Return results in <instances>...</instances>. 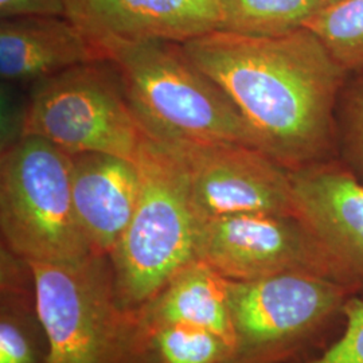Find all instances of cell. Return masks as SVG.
<instances>
[{
    "mask_svg": "<svg viewBox=\"0 0 363 363\" xmlns=\"http://www.w3.org/2000/svg\"><path fill=\"white\" fill-rule=\"evenodd\" d=\"M182 48L230 97L259 148L286 169L337 157L335 112L350 74L307 27L281 37L214 30Z\"/></svg>",
    "mask_w": 363,
    "mask_h": 363,
    "instance_id": "6da1fadb",
    "label": "cell"
},
{
    "mask_svg": "<svg viewBox=\"0 0 363 363\" xmlns=\"http://www.w3.org/2000/svg\"><path fill=\"white\" fill-rule=\"evenodd\" d=\"M96 45L116 69L130 111L148 138L259 147L230 97L187 57L182 43L106 39Z\"/></svg>",
    "mask_w": 363,
    "mask_h": 363,
    "instance_id": "7a4b0ae2",
    "label": "cell"
},
{
    "mask_svg": "<svg viewBox=\"0 0 363 363\" xmlns=\"http://www.w3.org/2000/svg\"><path fill=\"white\" fill-rule=\"evenodd\" d=\"M136 163L142 189L128 226L109 257L121 306L138 312L195 259L198 220L177 151L145 136Z\"/></svg>",
    "mask_w": 363,
    "mask_h": 363,
    "instance_id": "3957f363",
    "label": "cell"
},
{
    "mask_svg": "<svg viewBox=\"0 0 363 363\" xmlns=\"http://www.w3.org/2000/svg\"><path fill=\"white\" fill-rule=\"evenodd\" d=\"M233 330L229 363H298L337 339L352 298L345 286L311 273L253 281L226 280Z\"/></svg>",
    "mask_w": 363,
    "mask_h": 363,
    "instance_id": "277c9868",
    "label": "cell"
},
{
    "mask_svg": "<svg viewBox=\"0 0 363 363\" xmlns=\"http://www.w3.org/2000/svg\"><path fill=\"white\" fill-rule=\"evenodd\" d=\"M70 155L38 136L0 152L1 245L31 262L91 255L72 191Z\"/></svg>",
    "mask_w": 363,
    "mask_h": 363,
    "instance_id": "5b68a950",
    "label": "cell"
},
{
    "mask_svg": "<svg viewBox=\"0 0 363 363\" xmlns=\"http://www.w3.org/2000/svg\"><path fill=\"white\" fill-rule=\"evenodd\" d=\"M31 265L49 363H128L138 319L120 303L109 255Z\"/></svg>",
    "mask_w": 363,
    "mask_h": 363,
    "instance_id": "8992f818",
    "label": "cell"
},
{
    "mask_svg": "<svg viewBox=\"0 0 363 363\" xmlns=\"http://www.w3.org/2000/svg\"><path fill=\"white\" fill-rule=\"evenodd\" d=\"M26 136L69 155L103 152L136 160L145 133L109 61L76 66L31 85Z\"/></svg>",
    "mask_w": 363,
    "mask_h": 363,
    "instance_id": "52a82bcc",
    "label": "cell"
},
{
    "mask_svg": "<svg viewBox=\"0 0 363 363\" xmlns=\"http://www.w3.org/2000/svg\"><path fill=\"white\" fill-rule=\"evenodd\" d=\"M169 144L187 171L198 225L237 214L295 216L292 171L259 147L238 142Z\"/></svg>",
    "mask_w": 363,
    "mask_h": 363,
    "instance_id": "ba28073f",
    "label": "cell"
},
{
    "mask_svg": "<svg viewBox=\"0 0 363 363\" xmlns=\"http://www.w3.org/2000/svg\"><path fill=\"white\" fill-rule=\"evenodd\" d=\"M195 259L230 281L284 273H311L335 281L323 249L296 216L237 214L202 222Z\"/></svg>",
    "mask_w": 363,
    "mask_h": 363,
    "instance_id": "9c48e42d",
    "label": "cell"
},
{
    "mask_svg": "<svg viewBox=\"0 0 363 363\" xmlns=\"http://www.w3.org/2000/svg\"><path fill=\"white\" fill-rule=\"evenodd\" d=\"M295 216L310 229L337 284L363 298V182L339 159L292 171Z\"/></svg>",
    "mask_w": 363,
    "mask_h": 363,
    "instance_id": "30bf717a",
    "label": "cell"
},
{
    "mask_svg": "<svg viewBox=\"0 0 363 363\" xmlns=\"http://www.w3.org/2000/svg\"><path fill=\"white\" fill-rule=\"evenodd\" d=\"M66 18L91 42L167 40L184 43L214 31L220 0H65Z\"/></svg>",
    "mask_w": 363,
    "mask_h": 363,
    "instance_id": "8fae6325",
    "label": "cell"
},
{
    "mask_svg": "<svg viewBox=\"0 0 363 363\" xmlns=\"http://www.w3.org/2000/svg\"><path fill=\"white\" fill-rule=\"evenodd\" d=\"M78 222L96 253L111 255L136 208L142 174L136 160L86 152L70 155Z\"/></svg>",
    "mask_w": 363,
    "mask_h": 363,
    "instance_id": "7c38bea8",
    "label": "cell"
},
{
    "mask_svg": "<svg viewBox=\"0 0 363 363\" xmlns=\"http://www.w3.org/2000/svg\"><path fill=\"white\" fill-rule=\"evenodd\" d=\"M97 61H106L103 52L66 16H19L0 22L1 82L34 85Z\"/></svg>",
    "mask_w": 363,
    "mask_h": 363,
    "instance_id": "4fadbf2b",
    "label": "cell"
},
{
    "mask_svg": "<svg viewBox=\"0 0 363 363\" xmlns=\"http://www.w3.org/2000/svg\"><path fill=\"white\" fill-rule=\"evenodd\" d=\"M136 315L148 323L205 328L233 346L226 279L201 259L186 264Z\"/></svg>",
    "mask_w": 363,
    "mask_h": 363,
    "instance_id": "5bb4252c",
    "label": "cell"
},
{
    "mask_svg": "<svg viewBox=\"0 0 363 363\" xmlns=\"http://www.w3.org/2000/svg\"><path fill=\"white\" fill-rule=\"evenodd\" d=\"M128 363H229L233 346L205 328L148 323L136 315Z\"/></svg>",
    "mask_w": 363,
    "mask_h": 363,
    "instance_id": "9a60e30c",
    "label": "cell"
},
{
    "mask_svg": "<svg viewBox=\"0 0 363 363\" xmlns=\"http://www.w3.org/2000/svg\"><path fill=\"white\" fill-rule=\"evenodd\" d=\"M49 355L34 277L0 283V363H49Z\"/></svg>",
    "mask_w": 363,
    "mask_h": 363,
    "instance_id": "2e32d148",
    "label": "cell"
},
{
    "mask_svg": "<svg viewBox=\"0 0 363 363\" xmlns=\"http://www.w3.org/2000/svg\"><path fill=\"white\" fill-rule=\"evenodd\" d=\"M322 0H220L217 30L247 37H281L304 28Z\"/></svg>",
    "mask_w": 363,
    "mask_h": 363,
    "instance_id": "e0dca14e",
    "label": "cell"
},
{
    "mask_svg": "<svg viewBox=\"0 0 363 363\" xmlns=\"http://www.w3.org/2000/svg\"><path fill=\"white\" fill-rule=\"evenodd\" d=\"M307 28L330 57L349 74L363 70V0H343L323 7Z\"/></svg>",
    "mask_w": 363,
    "mask_h": 363,
    "instance_id": "ac0fdd59",
    "label": "cell"
},
{
    "mask_svg": "<svg viewBox=\"0 0 363 363\" xmlns=\"http://www.w3.org/2000/svg\"><path fill=\"white\" fill-rule=\"evenodd\" d=\"M337 157L363 182V70L347 78L335 112Z\"/></svg>",
    "mask_w": 363,
    "mask_h": 363,
    "instance_id": "d6986e66",
    "label": "cell"
},
{
    "mask_svg": "<svg viewBox=\"0 0 363 363\" xmlns=\"http://www.w3.org/2000/svg\"><path fill=\"white\" fill-rule=\"evenodd\" d=\"M298 363H363V298L347 301L345 327L327 349Z\"/></svg>",
    "mask_w": 363,
    "mask_h": 363,
    "instance_id": "ffe728a7",
    "label": "cell"
},
{
    "mask_svg": "<svg viewBox=\"0 0 363 363\" xmlns=\"http://www.w3.org/2000/svg\"><path fill=\"white\" fill-rule=\"evenodd\" d=\"M16 85L1 82V130L0 151H6L26 136L28 99L16 93Z\"/></svg>",
    "mask_w": 363,
    "mask_h": 363,
    "instance_id": "44dd1931",
    "label": "cell"
},
{
    "mask_svg": "<svg viewBox=\"0 0 363 363\" xmlns=\"http://www.w3.org/2000/svg\"><path fill=\"white\" fill-rule=\"evenodd\" d=\"M66 16L65 0H0V18Z\"/></svg>",
    "mask_w": 363,
    "mask_h": 363,
    "instance_id": "7402d4cb",
    "label": "cell"
},
{
    "mask_svg": "<svg viewBox=\"0 0 363 363\" xmlns=\"http://www.w3.org/2000/svg\"><path fill=\"white\" fill-rule=\"evenodd\" d=\"M340 1H343V0H322V3H323V6L327 7V6H333V4H337V3H340Z\"/></svg>",
    "mask_w": 363,
    "mask_h": 363,
    "instance_id": "603a6c76",
    "label": "cell"
}]
</instances>
